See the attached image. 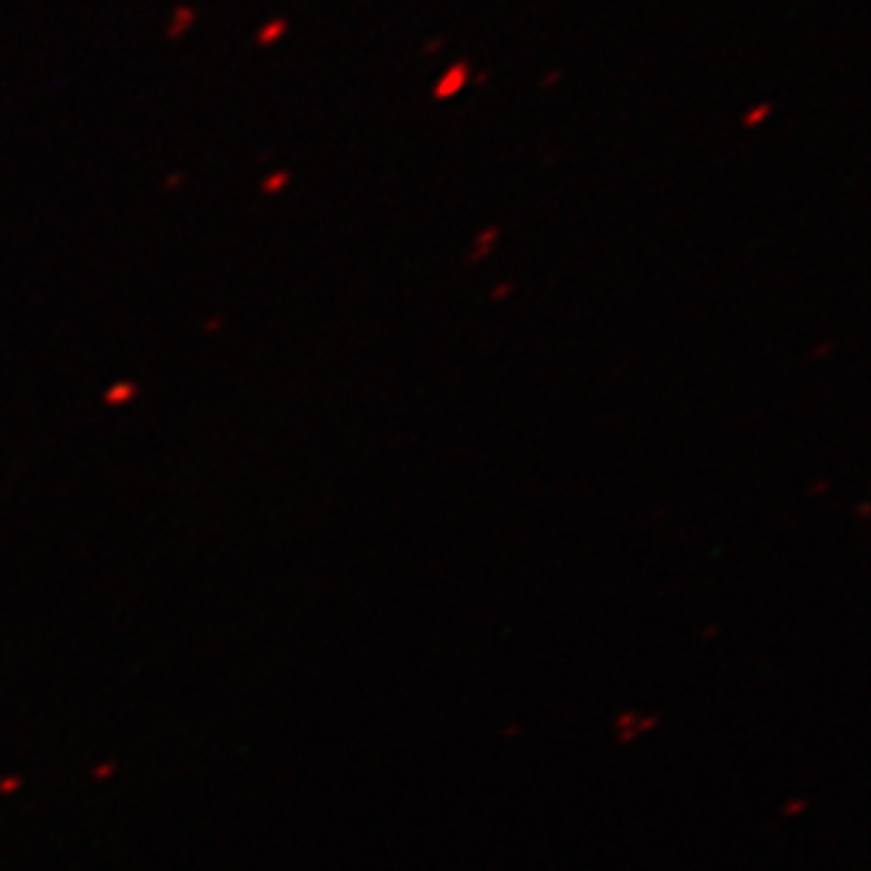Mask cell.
Masks as SVG:
<instances>
[{
	"instance_id": "cell-1",
	"label": "cell",
	"mask_w": 871,
	"mask_h": 871,
	"mask_svg": "<svg viewBox=\"0 0 871 871\" xmlns=\"http://www.w3.org/2000/svg\"><path fill=\"white\" fill-rule=\"evenodd\" d=\"M468 74H471V68H468V63H454L443 77L435 82V91H432V96H435L437 102H443V99H452V96H457L463 88H466L468 82Z\"/></svg>"
},
{
	"instance_id": "cell-2",
	"label": "cell",
	"mask_w": 871,
	"mask_h": 871,
	"mask_svg": "<svg viewBox=\"0 0 871 871\" xmlns=\"http://www.w3.org/2000/svg\"><path fill=\"white\" fill-rule=\"evenodd\" d=\"M497 240H499V226H485L483 232L477 234V240H474V249H471V254H468V263H480V260H485L491 251L497 249Z\"/></svg>"
},
{
	"instance_id": "cell-3",
	"label": "cell",
	"mask_w": 871,
	"mask_h": 871,
	"mask_svg": "<svg viewBox=\"0 0 871 871\" xmlns=\"http://www.w3.org/2000/svg\"><path fill=\"white\" fill-rule=\"evenodd\" d=\"M770 110H773V105H767V102H764V105H756V108H750L745 116H742V125H745L747 130H756V127L767 122Z\"/></svg>"
},
{
	"instance_id": "cell-4",
	"label": "cell",
	"mask_w": 871,
	"mask_h": 871,
	"mask_svg": "<svg viewBox=\"0 0 871 871\" xmlns=\"http://www.w3.org/2000/svg\"><path fill=\"white\" fill-rule=\"evenodd\" d=\"M511 294H514V285H511V282H502V285H497V288H494L491 299H494V302H499V299H505V296H511Z\"/></svg>"
},
{
	"instance_id": "cell-5",
	"label": "cell",
	"mask_w": 871,
	"mask_h": 871,
	"mask_svg": "<svg viewBox=\"0 0 871 871\" xmlns=\"http://www.w3.org/2000/svg\"><path fill=\"white\" fill-rule=\"evenodd\" d=\"M559 79H561V71H550V74H547V77H545V82H542V88H545V91H547V88H553V85H556Z\"/></svg>"
}]
</instances>
